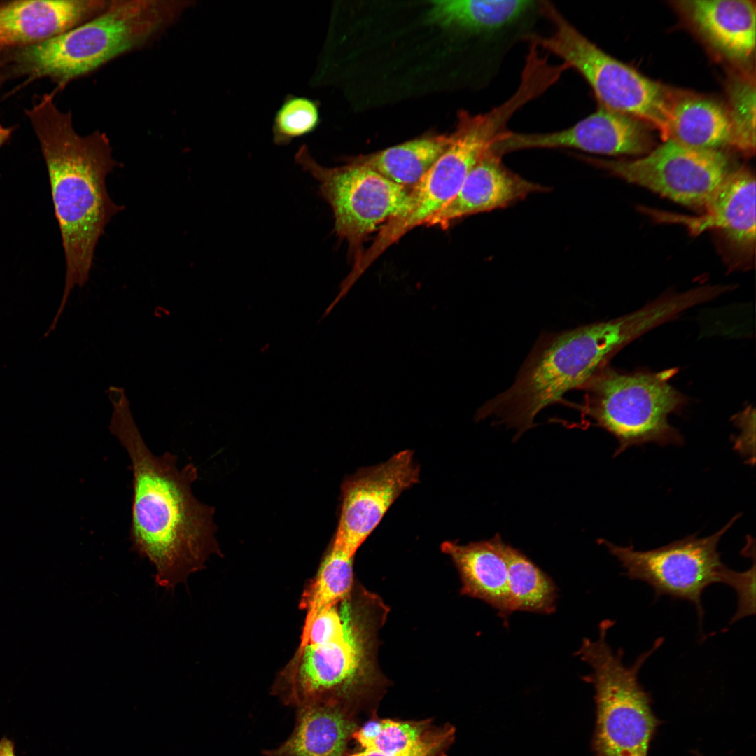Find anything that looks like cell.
<instances>
[{"label": "cell", "instance_id": "cell-1", "mask_svg": "<svg viewBox=\"0 0 756 756\" xmlns=\"http://www.w3.org/2000/svg\"><path fill=\"white\" fill-rule=\"evenodd\" d=\"M107 395L112 405L109 430L131 462L132 549L155 567L158 586L173 589L219 553L214 509L194 496L198 471L193 463L179 468L174 454L150 451L124 388L110 386Z\"/></svg>", "mask_w": 756, "mask_h": 756}, {"label": "cell", "instance_id": "cell-2", "mask_svg": "<svg viewBox=\"0 0 756 756\" xmlns=\"http://www.w3.org/2000/svg\"><path fill=\"white\" fill-rule=\"evenodd\" d=\"M46 163L66 259L61 316L71 290L89 280L94 251L111 219L123 209L110 197L107 175L118 165L106 133L82 136L70 112L46 94L27 111Z\"/></svg>", "mask_w": 756, "mask_h": 756}, {"label": "cell", "instance_id": "cell-3", "mask_svg": "<svg viewBox=\"0 0 756 756\" xmlns=\"http://www.w3.org/2000/svg\"><path fill=\"white\" fill-rule=\"evenodd\" d=\"M670 318L668 306L657 300L620 318L542 332L513 384L479 409L477 420L492 417L520 438L542 410L560 402L569 391L582 389L620 350Z\"/></svg>", "mask_w": 756, "mask_h": 756}, {"label": "cell", "instance_id": "cell-4", "mask_svg": "<svg viewBox=\"0 0 756 756\" xmlns=\"http://www.w3.org/2000/svg\"><path fill=\"white\" fill-rule=\"evenodd\" d=\"M344 624L335 637L299 647L273 687L287 706L335 703L375 711L387 682L377 660V636L388 609L361 587L343 601Z\"/></svg>", "mask_w": 756, "mask_h": 756}, {"label": "cell", "instance_id": "cell-5", "mask_svg": "<svg viewBox=\"0 0 756 756\" xmlns=\"http://www.w3.org/2000/svg\"><path fill=\"white\" fill-rule=\"evenodd\" d=\"M188 0H111L99 14L58 36L1 53L2 75L48 78L58 88L149 45L190 8Z\"/></svg>", "mask_w": 756, "mask_h": 756}, {"label": "cell", "instance_id": "cell-6", "mask_svg": "<svg viewBox=\"0 0 756 756\" xmlns=\"http://www.w3.org/2000/svg\"><path fill=\"white\" fill-rule=\"evenodd\" d=\"M615 623L611 620L602 621L598 638H584L576 652L592 668L584 679L595 689L594 749L596 756H647L657 720L638 674L664 638H657L650 649L626 666L623 649L615 652L607 642L608 631Z\"/></svg>", "mask_w": 756, "mask_h": 756}, {"label": "cell", "instance_id": "cell-7", "mask_svg": "<svg viewBox=\"0 0 756 756\" xmlns=\"http://www.w3.org/2000/svg\"><path fill=\"white\" fill-rule=\"evenodd\" d=\"M738 517L708 537L693 535L650 550L638 551L631 545L619 546L604 539H599L598 543L619 561L626 576L648 584L657 598L665 595L692 603L701 623L704 590L714 583L730 586L738 596L734 617L738 620L755 612V566L743 572L731 570L722 563L718 551L721 538Z\"/></svg>", "mask_w": 756, "mask_h": 756}, {"label": "cell", "instance_id": "cell-8", "mask_svg": "<svg viewBox=\"0 0 756 756\" xmlns=\"http://www.w3.org/2000/svg\"><path fill=\"white\" fill-rule=\"evenodd\" d=\"M542 15L551 22L548 36L528 41L559 57L591 87L598 106L636 118L657 129L664 141L668 114L677 91L653 80L608 54L580 32L550 2Z\"/></svg>", "mask_w": 756, "mask_h": 756}, {"label": "cell", "instance_id": "cell-9", "mask_svg": "<svg viewBox=\"0 0 756 756\" xmlns=\"http://www.w3.org/2000/svg\"><path fill=\"white\" fill-rule=\"evenodd\" d=\"M675 372L625 373L606 365L582 388L584 402L578 409L617 439L615 456L649 442L680 444L682 435L668 423L669 415L685 403L669 383Z\"/></svg>", "mask_w": 756, "mask_h": 756}, {"label": "cell", "instance_id": "cell-10", "mask_svg": "<svg viewBox=\"0 0 756 756\" xmlns=\"http://www.w3.org/2000/svg\"><path fill=\"white\" fill-rule=\"evenodd\" d=\"M510 116L501 106L488 112L471 114L459 112L455 131L448 148L419 182L410 190L409 212L386 223L371 248L363 255L371 262L391 244L412 229L425 225L457 195L468 174L506 130Z\"/></svg>", "mask_w": 756, "mask_h": 756}, {"label": "cell", "instance_id": "cell-11", "mask_svg": "<svg viewBox=\"0 0 756 756\" xmlns=\"http://www.w3.org/2000/svg\"><path fill=\"white\" fill-rule=\"evenodd\" d=\"M295 160L318 183L320 195L332 210L335 232L352 250L358 249L381 225L403 218L410 209L411 188L368 167L351 160L340 167L322 166L305 144L299 148Z\"/></svg>", "mask_w": 756, "mask_h": 756}, {"label": "cell", "instance_id": "cell-12", "mask_svg": "<svg viewBox=\"0 0 756 756\" xmlns=\"http://www.w3.org/2000/svg\"><path fill=\"white\" fill-rule=\"evenodd\" d=\"M610 174L678 203L706 206L729 172L720 150H696L671 140L633 160L586 158Z\"/></svg>", "mask_w": 756, "mask_h": 756}, {"label": "cell", "instance_id": "cell-13", "mask_svg": "<svg viewBox=\"0 0 756 756\" xmlns=\"http://www.w3.org/2000/svg\"><path fill=\"white\" fill-rule=\"evenodd\" d=\"M419 476L413 451L406 449L346 477L342 484L340 514L331 547L354 556L395 500L418 483Z\"/></svg>", "mask_w": 756, "mask_h": 756}, {"label": "cell", "instance_id": "cell-14", "mask_svg": "<svg viewBox=\"0 0 756 756\" xmlns=\"http://www.w3.org/2000/svg\"><path fill=\"white\" fill-rule=\"evenodd\" d=\"M648 124L629 115L598 106L596 111L564 130L544 133L506 130L493 150L500 156L531 148H572L606 155H641L653 144Z\"/></svg>", "mask_w": 756, "mask_h": 756}, {"label": "cell", "instance_id": "cell-15", "mask_svg": "<svg viewBox=\"0 0 756 756\" xmlns=\"http://www.w3.org/2000/svg\"><path fill=\"white\" fill-rule=\"evenodd\" d=\"M671 3L688 27L713 52L741 70H749L746 67L755 50L754 1L680 0Z\"/></svg>", "mask_w": 756, "mask_h": 756}, {"label": "cell", "instance_id": "cell-16", "mask_svg": "<svg viewBox=\"0 0 756 756\" xmlns=\"http://www.w3.org/2000/svg\"><path fill=\"white\" fill-rule=\"evenodd\" d=\"M110 0H22L0 2V52L41 43L95 17Z\"/></svg>", "mask_w": 756, "mask_h": 756}, {"label": "cell", "instance_id": "cell-17", "mask_svg": "<svg viewBox=\"0 0 756 756\" xmlns=\"http://www.w3.org/2000/svg\"><path fill=\"white\" fill-rule=\"evenodd\" d=\"M547 190L512 172L502 162V157L489 148L472 168L454 199L425 225L445 228L464 216L504 208Z\"/></svg>", "mask_w": 756, "mask_h": 756}, {"label": "cell", "instance_id": "cell-18", "mask_svg": "<svg viewBox=\"0 0 756 756\" xmlns=\"http://www.w3.org/2000/svg\"><path fill=\"white\" fill-rule=\"evenodd\" d=\"M699 218H684L694 232L716 230L737 259H750L755 245V178L747 169L730 172Z\"/></svg>", "mask_w": 756, "mask_h": 756}, {"label": "cell", "instance_id": "cell-19", "mask_svg": "<svg viewBox=\"0 0 756 756\" xmlns=\"http://www.w3.org/2000/svg\"><path fill=\"white\" fill-rule=\"evenodd\" d=\"M542 1L441 0L430 3L427 20L468 34L496 33L533 34Z\"/></svg>", "mask_w": 756, "mask_h": 756}, {"label": "cell", "instance_id": "cell-20", "mask_svg": "<svg viewBox=\"0 0 756 756\" xmlns=\"http://www.w3.org/2000/svg\"><path fill=\"white\" fill-rule=\"evenodd\" d=\"M295 724L279 746L265 756H346L358 728L357 713L340 704L320 703L297 708Z\"/></svg>", "mask_w": 756, "mask_h": 756}, {"label": "cell", "instance_id": "cell-21", "mask_svg": "<svg viewBox=\"0 0 756 756\" xmlns=\"http://www.w3.org/2000/svg\"><path fill=\"white\" fill-rule=\"evenodd\" d=\"M504 542L497 533L491 539L466 545L446 541L442 543L441 550L450 557L458 572L461 594L483 601L506 622L512 613Z\"/></svg>", "mask_w": 756, "mask_h": 756}, {"label": "cell", "instance_id": "cell-22", "mask_svg": "<svg viewBox=\"0 0 756 756\" xmlns=\"http://www.w3.org/2000/svg\"><path fill=\"white\" fill-rule=\"evenodd\" d=\"M454 735L455 729L449 724L436 726L430 719H379L374 714L358 727L353 739L361 750L407 756H446Z\"/></svg>", "mask_w": 756, "mask_h": 756}, {"label": "cell", "instance_id": "cell-23", "mask_svg": "<svg viewBox=\"0 0 756 756\" xmlns=\"http://www.w3.org/2000/svg\"><path fill=\"white\" fill-rule=\"evenodd\" d=\"M666 140L702 150H720L731 145L732 129L726 107L708 97L676 92Z\"/></svg>", "mask_w": 756, "mask_h": 756}, {"label": "cell", "instance_id": "cell-24", "mask_svg": "<svg viewBox=\"0 0 756 756\" xmlns=\"http://www.w3.org/2000/svg\"><path fill=\"white\" fill-rule=\"evenodd\" d=\"M451 135L428 134L351 158L401 186L412 188L448 148Z\"/></svg>", "mask_w": 756, "mask_h": 756}, {"label": "cell", "instance_id": "cell-25", "mask_svg": "<svg viewBox=\"0 0 756 756\" xmlns=\"http://www.w3.org/2000/svg\"><path fill=\"white\" fill-rule=\"evenodd\" d=\"M503 550L507 566L511 613L515 611L553 613L557 599V587L554 580L519 549L504 542Z\"/></svg>", "mask_w": 756, "mask_h": 756}, {"label": "cell", "instance_id": "cell-26", "mask_svg": "<svg viewBox=\"0 0 756 756\" xmlns=\"http://www.w3.org/2000/svg\"><path fill=\"white\" fill-rule=\"evenodd\" d=\"M354 558L330 546L317 575L302 595L300 606L307 612L302 635L321 611L340 603L351 592Z\"/></svg>", "mask_w": 756, "mask_h": 756}, {"label": "cell", "instance_id": "cell-27", "mask_svg": "<svg viewBox=\"0 0 756 756\" xmlns=\"http://www.w3.org/2000/svg\"><path fill=\"white\" fill-rule=\"evenodd\" d=\"M726 107L732 129L733 146L751 155L755 150V82L750 71L741 70L728 80Z\"/></svg>", "mask_w": 756, "mask_h": 756}, {"label": "cell", "instance_id": "cell-28", "mask_svg": "<svg viewBox=\"0 0 756 756\" xmlns=\"http://www.w3.org/2000/svg\"><path fill=\"white\" fill-rule=\"evenodd\" d=\"M319 107L317 100L288 94L274 117L272 127L274 143L285 146L314 132L321 121Z\"/></svg>", "mask_w": 756, "mask_h": 756}, {"label": "cell", "instance_id": "cell-29", "mask_svg": "<svg viewBox=\"0 0 756 756\" xmlns=\"http://www.w3.org/2000/svg\"><path fill=\"white\" fill-rule=\"evenodd\" d=\"M0 756H16L13 741L6 737L0 740Z\"/></svg>", "mask_w": 756, "mask_h": 756}, {"label": "cell", "instance_id": "cell-30", "mask_svg": "<svg viewBox=\"0 0 756 756\" xmlns=\"http://www.w3.org/2000/svg\"><path fill=\"white\" fill-rule=\"evenodd\" d=\"M346 756H407L402 755L386 753L374 750H360L358 752L348 753Z\"/></svg>", "mask_w": 756, "mask_h": 756}, {"label": "cell", "instance_id": "cell-31", "mask_svg": "<svg viewBox=\"0 0 756 756\" xmlns=\"http://www.w3.org/2000/svg\"><path fill=\"white\" fill-rule=\"evenodd\" d=\"M12 128L6 127L0 123V147L10 137Z\"/></svg>", "mask_w": 756, "mask_h": 756}, {"label": "cell", "instance_id": "cell-32", "mask_svg": "<svg viewBox=\"0 0 756 756\" xmlns=\"http://www.w3.org/2000/svg\"><path fill=\"white\" fill-rule=\"evenodd\" d=\"M538 52V53H539L540 55H542V56H543V55H542V54H541L540 51V50H538V48H536V47H533V46H532V47H530V48H529V49H528V52ZM547 55H546V56H544V57H547ZM547 59H548V57H547ZM556 66H559V68L561 69V73H562V74H563V73H564V71H566V67H565V66H564L563 64H557Z\"/></svg>", "mask_w": 756, "mask_h": 756}]
</instances>
